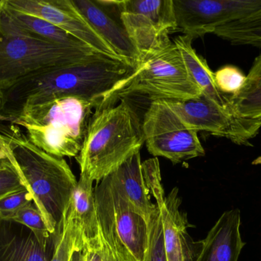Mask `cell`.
<instances>
[{"label":"cell","mask_w":261,"mask_h":261,"mask_svg":"<svg viewBox=\"0 0 261 261\" xmlns=\"http://www.w3.org/2000/svg\"><path fill=\"white\" fill-rule=\"evenodd\" d=\"M7 162H9V159L6 157L3 149L0 147V167H3V165H4L5 164L7 163Z\"/></svg>","instance_id":"1f68e13d"},{"label":"cell","mask_w":261,"mask_h":261,"mask_svg":"<svg viewBox=\"0 0 261 261\" xmlns=\"http://www.w3.org/2000/svg\"><path fill=\"white\" fill-rule=\"evenodd\" d=\"M1 3L9 18L18 27L24 29L33 36L64 47L77 49H91L68 32L60 29L49 21L15 10L8 6L5 0H1Z\"/></svg>","instance_id":"ffe728a7"},{"label":"cell","mask_w":261,"mask_h":261,"mask_svg":"<svg viewBox=\"0 0 261 261\" xmlns=\"http://www.w3.org/2000/svg\"><path fill=\"white\" fill-rule=\"evenodd\" d=\"M192 39L186 35H179L173 43L180 52L186 67L195 84L202 92V96L214 101L225 108L233 109L231 97L219 91L215 81V72L202 56L196 53L192 45ZM236 111V110H234Z\"/></svg>","instance_id":"ac0fdd59"},{"label":"cell","mask_w":261,"mask_h":261,"mask_svg":"<svg viewBox=\"0 0 261 261\" xmlns=\"http://www.w3.org/2000/svg\"><path fill=\"white\" fill-rule=\"evenodd\" d=\"M108 176L132 208L148 223L158 206L150 199V191L143 173L140 151Z\"/></svg>","instance_id":"2e32d148"},{"label":"cell","mask_w":261,"mask_h":261,"mask_svg":"<svg viewBox=\"0 0 261 261\" xmlns=\"http://www.w3.org/2000/svg\"><path fill=\"white\" fill-rule=\"evenodd\" d=\"M135 70L123 61L94 54L37 72L0 90V114L12 121L25 109L66 97L93 101L100 107Z\"/></svg>","instance_id":"6da1fadb"},{"label":"cell","mask_w":261,"mask_h":261,"mask_svg":"<svg viewBox=\"0 0 261 261\" xmlns=\"http://www.w3.org/2000/svg\"><path fill=\"white\" fill-rule=\"evenodd\" d=\"M177 31L192 39L261 9V0H173Z\"/></svg>","instance_id":"30bf717a"},{"label":"cell","mask_w":261,"mask_h":261,"mask_svg":"<svg viewBox=\"0 0 261 261\" xmlns=\"http://www.w3.org/2000/svg\"><path fill=\"white\" fill-rule=\"evenodd\" d=\"M119 19L139 53L140 62L173 43L169 38L171 32L149 17L121 11Z\"/></svg>","instance_id":"e0dca14e"},{"label":"cell","mask_w":261,"mask_h":261,"mask_svg":"<svg viewBox=\"0 0 261 261\" xmlns=\"http://www.w3.org/2000/svg\"><path fill=\"white\" fill-rule=\"evenodd\" d=\"M147 225L148 241L144 261H167L164 250V230L158 207L150 216Z\"/></svg>","instance_id":"484cf974"},{"label":"cell","mask_w":261,"mask_h":261,"mask_svg":"<svg viewBox=\"0 0 261 261\" xmlns=\"http://www.w3.org/2000/svg\"><path fill=\"white\" fill-rule=\"evenodd\" d=\"M247 75L233 65H225L215 72V81L221 93L234 97L240 93L246 82Z\"/></svg>","instance_id":"4316f807"},{"label":"cell","mask_w":261,"mask_h":261,"mask_svg":"<svg viewBox=\"0 0 261 261\" xmlns=\"http://www.w3.org/2000/svg\"><path fill=\"white\" fill-rule=\"evenodd\" d=\"M142 170L147 188L161 211L167 261H196L202 242L195 243L189 234L187 230L191 225L187 214L181 211L179 190L174 188L165 196L156 157L143 162Z\"/></svg>","instance_id":"ba28073f"},{"label":"cell","mask_w":261,"mask_h":261,"mask_svg":"<svg viewBox=\"0 0 261 261\" xmlns=\"http://www.w3.org/2000/svg\"><path fill=\"white\" fill-rule=\"evenodd\" d=\"M142 124L126 99L93 113L76 159L81 173L99 182L116 171L144 144Z\"/></svg>","instance_id":"3957f363"},{"label":"cell","mask_w":261,"mask_h":261,"mask_svg":"<svg viewBox=\"0 0 261 261\" xmlns=\"http://www.w3.org/2000/svg\"><path fill=\"white\" fill-rule=\"evenodd\" d=\"M99 107L93 101L66 97L25 109L11 123L24 127L28 139L46 153L76 158L93 110Z\"/></svg>","instance_id":"277c9868"},{"label":"cell","mask_w":261,"mask_h":261,"mask_svg":"<svg viewBox=\"0 0 261 261\" xmlns=\"http://www.w3.org/2000/svg\"><path fill=\"white\" fill-rule=\"evenodd\" d=\"M93 185L92 179L87 175L81 173L70 202V211L83 244L96 237L99 231V219Z\"/></svg>","instance_id":"d6986e66"},{"label":"cell","mask_w":261,"mask_h":261,"mask_svg":"<svg viewBox=\"0 0 261 261\" xmlns=\"http://www.w3.org/2000/svg\"><path fill=\"white\" fill-rule=\"evenodd\" d=\"M231 99L236 113L261 121V55L254 60L243 89Z\"/></svg>","instance_id":"7402d4cb"},{"label":"cell","mask_w":261,"mask_h":261,"mask_svg":"<svg viewBox=\"0 0 261 261\" xmlns=\"http://www.w3.org/2000/svg\"><path fill=\"white\" fill-rule=\"evenodd\" d=\"M213 34L232 44L261 47V9L245 18L218 28Z\"/></svg>","instance_id":"cb8c5ba5"},{"label":"cell","mask_w":261,"mask_h":261,"mask_svg":"<svg viewBox=\"0 0 261 261\" xmlns=\"http://www.w3.org/2000/svg\"><path fill=\"white\" fill-rule=\"evenodd\" d=\"M190 130L222 136L238 145H248L261 128V121L244 117L204 96L187 101H164Z\"/></svg>","instance_id":"9c48e42d"},{"label":"cell","mask_w":261,"mask_h":261,"mask_svg":"<svg viewBox=\"0 0 261 261\" xmlns=\"http://www.w3.org/2000/svg\"><path fill=\"white\" fill-rule=\"evenodd\" d=\"M32 202L33 198L27 188L5 196L0 199V219H13L20 210Z\"/></svg>","instance_id":"83f0119b"},{"label":"cell","mask_w":261,"mask_h":261,"mask_svg":"<svg viewBox=\"0 0 261 261\" xmlns=\"http://www.w3.org/2000/svg\"><path fill=\"white\" fill-rule=\"evenodd\" d=\"M240 210L222 215L202 242L196 261H238L245 243L240 233Z\"/></svg>","instance_id":"5bb4252c"},{"label":"cell","mask_w":261,"mask_h":261,"mask_svg":"<svg viewBox=\"0 0 261 261\" xmlns=\"http://www.w3.org/2000/svg\"><path fill=\"white\" fill-rule=\"evenodd\" d=\"M0 147L32 195L49 232L58 239L77 184L68 164L34 145L16 124H0Z\"/></svg>","instance_id":"7a4b0ae2"},{"label":"cell","mask_w":261,"mask_h":261,"mask_svg":"<svg viewBox=\"0 0 261 261\" xmlns=\"http://www.w3.org/2000/svg\"><path fill=\"white\" fill-rule=\"evenodd\" d=\"M143 135L152 156L173 164L205 156L198 132L190 130L164 101H151L144 113Z\"/></svg>","instance_id":"52a82bcc"},{"label":"cell","mask_w":261,"mask_h":261,"mask_svg":"<svg viewBox=\"0 0 261 261\" xmlns=\"http://www.w3.org/2000/svg\"><path fill=\"white\" fill-rule=\"evenodd\" d=\"M83 246L84 244L80 236L77 226L70 208H69L50 261H70L75 251L84 250Z\"/></svg>","instance_id":"d4e9b609"},{"label":"cell","mask_w":261,"mask_h":261,"mask_svg":"<svg viewBox=\"0 0 261 261\" xmlns=\"http://www.w3.org/2000/svg\"><path fill=\"white\" fill-rule=\"evenodd\" d=\"M58 239L0 219V261H50Z\"/></svg>","instance_id":"4fadbf2b"},{"label":"cell","mask_w":261,"mask_h":261,"mask_svg":"<svg viewBox=\"0 0 261 261\" xmlns=\"http://www.w3.org/2000/svg\"><path fill=\"white\" fill-rule=\"evenodd\" d=\"M98 219V234L84 243L85 261H137L113 227L102 219Z\"/></svg>","instance_id":"44dd1931"},{"label":"cell","mask_w":261,"mask_h":261,"mask_svg":"<svg viewBox=\"0 0 261 261\" xmlns=\"http://www.w3.org/2000/svg\"><path fill=\"white\" fill-rule=\"evenodd\" d=\"M24 188L25 186L18 172L9 161L0 167V199Z\"/></svg>","instance_id":"f546056e"},{"label":"cell","mask_w":261,"mask_h":261,"mask_svg":"<svg viewBox=\"0 0 261 261\" xmlns=\"http://www.w3.org/2000/svg\"><path fill=\"white\" fill-rule=\"evenodd\" d=\"M78 10L93 29L132 67L140 64V55L122 22L91 0H73Z\"/></svg>","instance_id":"9a60e30c"},{"label":"cell","mask_w":261,"mask_h":261,"mask_svg":"<svg viewBox=\"0 0 261 261\" xmlns=\"http://www.w3.org/2000/svg\"><path fill=\"white\" fill-rule=\"evenodd\" d=\"M12 220L30 228L34 232L41 235H51L39 210L32 202L20 210Z\"/></svg>","instance_id":"f1b7e54d"},{"label":"cell","mask_w":261,"mask_h":261,"mask_svg":"<svg viewBox=\"0 0 261 261\" xmlns=\"http://www.w3.org/2000/svg\"><path fill=\"white\" fill-rule=\"evenodd\" d=\"M94 188L98 218L113 227L137 261H144L148 241V225L107 177Z\"/></svg>","instance_id":"8fae6325"},{"label":"cell","mask_w":261,"mask_h":261,"mask_svg":"<svg viewBox=\"0 0 261 261\" xmlns=\"http://www.w3.org/2000/svg\"><path fill=\"white\" fill-rule=\"evenodd\" d=\"M5 1L8 6L15 10L38 17L58 26L82 41L94 52L128 64L93 29L73 4V0Z\"/></svg>","instance_id":"7c38bea8"},{"label":"cell","mask_w":261,"mask_h":261,"mask_svg":"<svg viewBox=\"0 0 261 261\" xmlns=\"http://www.w3.org/2000/svg\"><path fill=\"white\" fill-rule=\"evenodd\" d=\"M70 261H85V257H84L83 251H76L73 254Z\"/></svg>","instance_id":"4dcf8cb0"},{"label":"cell","mask_w":261,"mask_h":261,"mask_svg":"<svg viewBox=\"0 0 261 261\" xmlns=\"http://www.w3.org/2000/svg\"><path fill=\"white\" fill-rule=\"evenodd\" d=\"M94 54L99 53L33 36L9 18L0 0V90L32 74L78 62Z\"/></svg>","instance_id":"5b68a950"},{"label":"cell","mask_w":261,"mask_h":261,"mask_svg":"<svg viewBox=\"0 0 261 261\" xmlns=\"http://www.w3.org/2000/svg\"><path fill=\"white\" fill-rule=\"evenodd\" d=\"M155 101H187L202 96L174 43L143 58L135 73L118 87L103 106L130 96Z\"/></svg>","instance_id":"8992f818"},{"label":"cell","mask_w":261,"mask_h":261,"mask_svg":"<svg viewBox=\"0 0 261 261\" xmlns=\"http://www.w3.org/2000/svg\"><path fill=\"white\" fill-rule=\"evenodd\" d=\"M119 12L141 14L154 20L171 33L177 31L173 0H125L118 1Z\"/></svg>","instance_id":"603a6c76"}]
</instances>
